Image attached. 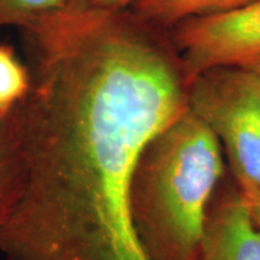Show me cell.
<instances>
[{
	"mask_svg": "<svg viewBox=\"0 0 260 260\" xmlns=\"http://www.w3.org/2000/svg\"><path fill=\"white\" fill-rule=\"evenodd\" d=\"M183 112L148 75L96 68L51 81L19 105L24 190L0 226L2 260H147L132 220L148 142Z\"/></svg>",
	"mask_w": 260,
	"mask_h": 260,
	"instance_id": "obj_1",
	"label": "cell"
},
{
	"mask_svg": "<svg viewBox=\"0 0 260 260\" xmlns=\"http://www.w3.org/2000/svg\"><path fill=\"white\" fill-rule=\"evenodd\" d=\"M222 146L188 109L155 135L136 165L132 220L147 260H198L207 213L224 176Z\"/></svg>",
	"mask_w": 260,
	"mask_h": 260,
	"instance_id": "obj_2",
	"label": "cell"
},
{
	"mask_svg": "<svg viewBox=\"0 0 260 260\" xmlns=\"http://www.w3.org/2000/svg\"><path fill=\"white\" fill-rule=\"evenodd\" d=\"M174 41L189 81L210 70L246 67L260 58V0L182 22Z\"/></svg>",
	"mask_w": 260,
	"mask_h": 260,
	"instance_id": "obj_3",
	"label": "cell"
},
{
	"mask_svg": "<svg viewBox=\"0 0 260 260\" xmlns=\"http://www.w3.org/2000/svg\"><path fill=\"white\" fill-rule=\"evenodd\" d=\"M188 107L210 126L225 151L237 184L260 188V126L220 69L188 81Z\"/></svg>",
	"mask_w": 260,
	"mask_h": 260,
	"instance_id": "obj_4",
	"label": "cell"
},
{
	"mask_svg": "<svg viewBox=\"0 0 260 260\" xmlns=\"http://www.w3.org/2000/svg\"><path fill=\"white\" fill-rule=\"evenodd\" d=\"M198 260H260V232L236 182L214 191Z\"/></svg>",
	"mask_w": 260,
	"mask_h": 260,
	"instance_id": "obj_5",
	"label": "cell"
},
{
	"mask_svg": "<svg viewBox=\"0 0 260 260\" xmlns=\"http://www.w3.org/2000/svg\"><path fill=\"white\" fill-rule=\"evenodd\" d=\"M25 177L27 169L17 105L0 121V226L11 216L21 199Z\"/></svg>",
	"mask_w": 260,
	"mask_h": 260,
	"instance_id": "obj_6",
	"label": "cell"
},
{
	"mask_svg": "<svg viewBox=\"0 0 260 260\" xmlns=\"http://www.w3.org/2000/svg\"><path fill=\"white\" fill-rule=\"evenodd\" d=\"M251 0H138L129 11L152 28L176 27L188 19L218 14Z\"/></svg>",
	"mask_w": 260,
	"mask_h": 260,
	"instance_id": "obj_7",
	"label": "cell"
},
{
	"mask_svg": "<svg viewBox=\"0 0 260 260\" xmlns=\"http://www.w3.org/2000/svg\"><path fill=\"white\" fill-rule=\"evenodd\" d=\"M30 89V73L14 48L0 42V119L21 104Z\"/></svg>",
	"mask_w": 260,
	"mask_h": 260,
	"instance_id": "obj_8",
	"label": "cell"
},
{
	"mask_svg": "<svg viewBox=\"0 0 260 260\" xmlns=\"http://www.w3.org/2000/svg\"><path fill=\"white\" fill-rule=\"evenodd\" d=\"M65 8V0H0V28L22 30Z\"/></svg>",
	"mask_w": 260,
	"mask_h": 260,
	"instance_id": "obj_9",
	"label": "cell"
},
{
	"mask_svg": "<svg viewBox=\"0 0 260 260\" xmlns=\"http://www.w3.org/2000/svg\"><path fill=\"white\" fill-rule=\"evenodd\" d=\"M67 8L90 11L121 12L132 8L138 0H65Z\"/></svg>",
	"mask_w": 260,
	"mask_h": 260,
	"instance_id": "obj_10",
	"label": "cell"
},
{
	"mask_svg": "<svg viewBox=\"0 0 260 260\" xmlns=\"http://www.w3.org/2000/svg\"><path fill=\"white\" fill-rule=\"evenodd\" d=\"M237 188L253 223L260 232V188L246 186V184H237Z\"/></svg>",
	"mask_w": 260,
	"mask_h": 260,
	"instance_id": "obj_11",
	"label": "cell"
},
{
	"mask_svg": "<svg viewBox=\"0 0 260 260\" xmlns=\"http://www.w3.org/2000/svg\"><path fill=\"white\" fill-rule=\"evenodd\" d=\"M243 68H247V69L254 71L255 74H258L259 76H260V58H258V59H255L254 61H252V63L247 64L246 67H243Z\"/></svg>",
	"mask_w": 260,
	"mask_h": 260,
	"instance_id": "obj_12",
	"label": "cell"
},
{
	"mask_svg": "<svg viewBox=\"0 0 260 260\" xmlns=\"http://www.w3.org/2000/svg\"><path fill=\"white\" fill-rule=\"evenodd\" d=\"M0 121H2V119H0Z\"/></svg>",
	"mask_w": 260,
	"mask_h": 260,
	"instance_id": "obj_13",
	"label": "cell"
},
{
	"mask_svg": "<svg viewBox=\"0 0 260 260\" xmlns=\"http://www.w3.org/2000/svg\"><path fill=\"white\" fill-rule=\"evenodd\" d=\"M2 119H3V118H2Z\"/></svg>",
	"mask_w": 260,
	"mask_h": 260,
	"instance_id": "obj_14",
	"label": "cell"
}]
</instances>
